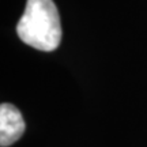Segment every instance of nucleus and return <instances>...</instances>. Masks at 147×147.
<instances>
[{"instance_id":"1","label":"nucleus","mask_w":147,"mask_h":147,"mask_svg":"<svg viewBox=\"0 0 147 147\" xmlns=\"http://www.w3.org/2000/svg\"><path fill=\"white\" fill-rule=\"evenodd\" d=\"M22 41L34 49L52 52L61 42V23L53 0H27L16 25Z\"/></svg>"},{"instance_id":"2","label":"nucleus","mask_w":147,"mask_h":147,"mask_svg":"<svg viewBox=\"0 0 147 147\" xmlns=\"http://www.w3.org/2000/svg\"><path fill=\"white\" fill-rule=\"evenodd\" d=\"M25 128V120L16 106L7 102L0 105V146L8 147L18 142Z\"/></svg>"}]
</instances>
